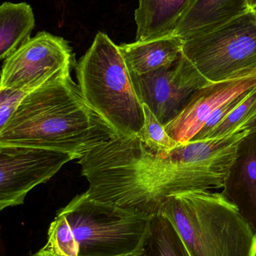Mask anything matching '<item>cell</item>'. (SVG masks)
<instances>
[{"instance_id": "cell-1", "label": "cell", "mask_w": 256, "mask_h": 256, "mask_svg": "<svg viewBox=\"0 0 256 256\" xmlns=\"http://www.w3.org/2000/svg\"><path fill=\"white\" fill-rule=\"evenodd\" d=\"M92 200L148 216L162 212L170 196L224 186V180L194 167L168 165L138 136H120L80 158Z\"/></svg>"}, {"instance_id": "cell-2", "label": "cell", "mask_w": 256, "mask_h": 256, "mask_svg": "<svg viewBox=\"0 0 256 256\" xmlns=\"http://www.w3.org/2000/svg\"><path fill=\"white\" fill-rule=\"evenodd\" d=\"M120 136L68 75L26 94L0 132V146L58 150L82 158Z\"/></svg>"}, {"instance_id": "cell-3", "label": "cell", "mask_w": 256, "mask_h": 256, "mask_svg": "<svg viewBox=\"0 0 256 256\" xmlns=\"http://www.w3.org/2000/svg\"><path fill=\"white\" fill-rule=\"evenodd\" d=\"M161 214L190 256H256V232L222 194L189 191L168 198Z\"/></svg>"}, {"instance_id": "cell-4", "label": "cell", "mask_w": 256, "mask_h": 256, "mask_svg": "<svg viewBox=\"0 0 256 256\" xmlns=\"http://www.w3.org/2000/svg\"><path fill=\"white\" fill-rule=\"evenodd\" d=\"M81 94L120 136H138L144 126L140 102L124 58L108 34L99 32L76 66Z\"/></svg>"}, {"instance_id": "cell-5", "label": "cell", "mask_w": 256, "mask_h": 256, "mask_svg": "<svg viewBox=\"0 0 256 256\" xmlns=\"http://www.w3.org/2000/svg\"><path fill=\"white\" fill-rule=\"evenodd\" d=\"M58 213L72 228L79 256L130 254L144 248L152 233V216L92 200L86 192Z\"/></svg>"}, {"instance_id": "cell-6", "label": "cell", "mask_w": 256, "mask_h": 256, "mask_svg": "<svg viewBox=\"0 0 256 256\" xmlns=\"http://www.w3.org/2000/svg\"><path fill=\"white\" fill-rule=\"evenodd\" d=\"M184 56L210 82L256 73V16L252 10L226 25L184 40Z\"/></svg>"}, {"instance_id": "cell-7", "label": "cell", "mask_w": 256, "mask_h": 256, "mask_svg": "<svg viewBox=\"0 0 256 256\" xmlns=\"http://www.w3.org/2000/svg\"><path fill=\"white\" fill-rule=\"evenodd\" d=\"M74 60L68 40L48 32H39L4 60L0 87L30 92L70 75Z\"/></svg>"}, {"instance_id": "cell-8", "label": "cell", "mask_w": 256, "mask_h": 256, "mask_svg": "<svg viewBox=\"0 0 256 256\" xmlns=\"http://www.w3.org/2000/svg\"><path fill=\"white\" fill-rule=\"evenodd\" d=\"M130 75L140 102L164 126L182 112L196 90L210 82L183 54L158 70Z\"/></svg>"}, {"instance_id": "cell-9", "label": "cell", "mask_w": 256, "mask_h": 256, "mask_svg": "<svg viewBox=\"0 0 256 256\" xmlns=\"http://www.w3.org/2000/svg\"><path fill=\"white\" fill-rule=\"evenodd\" d=\"M74 154L22 146H0V210L20 206L33 188L46 183Z\"/></svg>"}, {"instance_id": "cell-10", "label": "cell", "mask_w": 256, "mask_h": 256, "mask_svg": "<svg viewBox=\"0 0 256 256\" xmlns=\"http://www.w3.org/2000/svg\"><path fill=\"white\" fill-rule=\"evenodd\" d=\"M255 86L256 73L238 79L209 82L192 94L182 112L164 128L179 144L189 142L220 106Z\"/></svg>"}, {"instance_id": "cell-11", "label": "cell", "mask_w": 256, "mask_h": 256, "mask_svg": "<svg viewBox=\"0 0 256 256\" xmlns=\"http://www.w3.org/2000/svg\"><path fill=\"white\" fill-rule=\"evenodd\" d=\"M249 131L242 130L222 138L189 142L178 144L168 152H153L168 165L194 167L225 182L238 146Z\"/></svg>"}, {"instance_id": "cell-12", "label": "cell", "mask_w": 256, "mask_h": 256, "mask_svg": "<svg viewBox=\"0 0 256 256\" xmlns=\"http://www.w3.org/2000/svg\"><path fill=\"white\" fill-rule=\"evenodd\" d=\"M222 195L256 232V129L240 140Z\"/></svg>"}, {"instance_id": "cell-13", "label": "cell", "mask_w": 256, "mask_h": 256, "mask_svg": "<svg viewBox=\"0 0 256 256\" xmlns=\"http://www.w3.org/2000/svg\"><path fill=\"white\" fill-rule=\"evenodd\" d=\"M250 10L249 0H196L173 34L184 40L210 32Z\"/></svg>"}, {"instance_id": "cell-14", "label": "cell", "mask_w": 256, "mask_h": 256, "mask_svg": "<svg viewBox=\"0 0 256 256\" xmlns=\"http://www.w3.org/2000/svg\"><path fill=\"white\" fill-rule=\"evenodd\" d=\"M136 40L171 36L196 0H138Z\"/></svg>"}, {"instance_id": "cell-15", "label": "cell", "mask_w": 256, "mask_h": 256, "mask_svg": "<svg viewBox=\"0 0 256 256\" xmlns=\"http://www.w3.org/2000/svg\"><path fill=\"white\" fill-rule=\"evenodd\" d=\"M184 40L174 34L120 45L131 73L144 74L171 64L183 54Z\"/></svg>"}, {"instance_id": "cell-16", "label": "cell", "mask_w": 256, "mask_h": 256, "mask_svg": "<svg viewBox=\"0 0 256 256\" xmlns=\"http://www.w3.org/2000/svg\"><path fill=\"white\" fill-rule=\"evenodd\" d=\"M36 18L26 2L0 4V62L7 58L31 38Z\"/></svg>"}, {"instance_id": "cell-17", "label": "cell", "mask_w": 256, "mask_h": 256, "mask_svg": "<svg viewBox=\"0 0 256 256\" xmlns=\"http://www.w3.org/2000/svg\"><path fill=\"white\" fill-rule=\"evenodd\" d=\"M146 256H190L174 226L162 214L154 216Z\"/></svg>"}, {"instance_id": "cell-18", "label": "cell", "mask_w": 256, "mask_h": 256, "mask_svg": "<svg viewBox=\"0 0 256 256\" xmlns=\"http://www.w3.org/2000/svg\"><path fill=\"white\" fill-rule=\"evenodd\" d=\"M256 118V86L246 98L232 111L219 124L212 130L204 140L222 138L244 130L246 124Z\"/></svg>"}, {"instance_id": "cell-19", "label": "cell", "mask_w": 256, "mask_h": 256, "mask_svg": "<svg viewBox=\"0 0 256 256\" xmlns=\"http://www.w3.org/2000/svg\"><path fill=\"white\" fill-rule=\"evenodd\" d=\"M42 249L56 256H79L78 243L66 218L57 214L48 230V242Z\"/></svg>"}, {"instance_id": "cell-20", "label": "cell", "mask_w": 256, "mask_h": 256, "mask_svg": "<svg viewBox=\"0 0 256 256\" xmlns=\"http://www.w3.org/2000/svg\"><path fill=\"white\" fill-rule=\"evenodd\" d=\"M144 126L138 138L152 152H168L179 143L168 136L162 126L146 105L143 104Z\"/></svg>"}, {"instance_id": "cell-21", "label": "cell", "mask_w": 256, "mask_h": 256, "mask_svg": "<svg viewBox=\"0 0 256 256\" xmlns=\"http://www.w3.org/2000/svg\"><path fill=\"white\" fill-rule=\"evenodd\" d=\"M256 87V86H255ZM254 88H250L243 92L240 94H237L234 97L230 98V100H226L225 103L222 104L220 106L212 115L208 118L206 122L204 123L203 127L201 128L200 131L197 132L196 135L192 138L190 142L202 141L204 140V136L212 130L213 128L216 127L232 111L234 110L245 98L246 96L250 93V92L254 90Z\"/></svg>"}, {"instance_id": "cell-22", "label": "cell", "mask_w": 256, "mask_h": 256, "mask_svg": "<svg viewBox=\"0 0 256 256\" xmlns=\"http://www.w3.org/2000/svg\"><path fill=\"white\" fill-rule=\"evenodd\" d=\"M26 94L24 92L0 87V132Z\"/></svg>"}, {"instance_id": "cell-23", "label": "cell", "mask_w": 256, "mask_h": 256, "mask_svg": "<svg viewBox=\"0 0 256 256\" xmlns=\"http://www.w3.org/2000/svg\"><path fill=\"white\" fill-rule=\"evenodd\" d=\"M116 256H146V248L134 251V252H130V254H124V255H120Z\"/></svg>"}, {"instance_id": "cell-24", "label": "cell", "mask_w": 256, "mask_h": 256, "mask_svg": "<svg viewBox=\"0 0 256 256\" xmlns=\"http://www.w3.org/2000/svg\"><path fill=\"white\" fill-rule=\"evenodd\" d=\"M32 256H56L54 255V254H51V252H48V251L44 250L42 249L38 251V252H36V254H34Z\"/></svg>"}, {"instance_id": "cell-25", "label": "cell", "mask_w": 256, "mask_h": 256, "mask_svg": "<svg viewBox=\"0 0 256 256\" xmlns=\"http://www.w3.org/2000/svg\"><path fill=\"white\" fill-rule=\"evenodd\" d=\"M244 129L248 130H254L256 129V118L255 120L251 121L249 124H246V127L244 128Z\"/></svg>"}, {"instance_id": "cell-26", "label": "cell", "mask_w": 256, "mask_h": 256, "mask_svg": "<svg viewBox=\"0 0 256 256\" xmlns=\"http://www.w3.org/2000/svg\"><path fill=\"white\" fill-rule=\"evenodd\" d=\"M249 6L250 8L255 7L256 6V0H249Z\"/></svg>"}, {"instance_id": "cell-27", "label": "cell", "mask_w": 256, "mask_h": 256, "mask_svg": "<svg viewBox=\"0 0 256 256\" xmlns=\"http://www.w3.org/2000/svg\"><path fill=\"white\" fill-rule=\"evenodd\" d=\"M250 10L254 12V14L256 16V6H255V7L251 8Z\"/></svg>"}]
</instances>
